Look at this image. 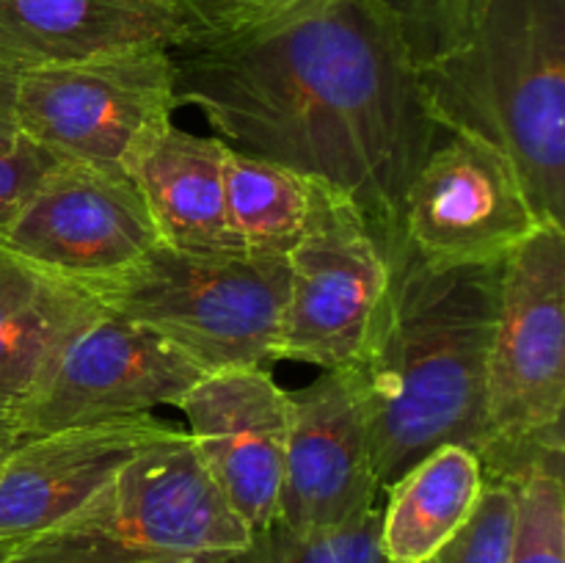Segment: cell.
Segmentation results:
<instances>
[{
  "label": "cell",
  "instance_id": "obj_23",
  "mask_svg": "<svg viewBox=\"0 0 565 563\" xmlns=\"http://www.w3.org/2000/svg\"><path fill=\"white\" fill-rule=\"evenodd\" d=\"M401 28L417 70L456 47L469 28L472 0H375Z\"/></svg>",
  "mask_w": 565,
  "mask_h": 563
},
{
  "label": "cell",
  "instance_id": "obj_7",
  "mask_svg": "<svg viewBox=\"0 0 565 563\" xmlns=\"http://www.w3.org/2000/svg\"><path fill=\"white\" fill-rule=\"evenodd\" d=\"M174 64L166 44L119 50L17 75V132L64 160L125 174L174 121Z\"/></svg>",
  "mask_w": 565,
  "mask_h": 563
},
{
  "label": "cell",
  "instance_id": "obj_28",
  "mask_svg": "<svg viewBox=\"0 0 565 563\" xmlns=\"http://www.w3.org/2000/svg\"><path fill=\"white\" fill-rule=\"evenodd\" d=\"M11 546H14V544H11V541H0V563L6 561V555H9V552H11Z\"/></svg>",
  "mask_w": 565,
  "mask_h": 563
},
{
  "label": "cell",
  "instance_id": "obj_6",
  "mask_svg": "<svg viewBox=\"0 0 565 563\" xmlns=\"http://www.w3.org/2000/svg\"><path fill=\"white\" fill-rule=\"evenodd\" d=\"M88 290L105 309L166 337L204 373L279 359L287 257H204L158 243Z\"/></svg>",
  "mask_w": 565,
  "mask_h": 563
},
{
  "label": "cell",
  "instance_id": "obj_13",
  "mask_svg": "<svg viewBox=\"0 0 565 563\" xmlns=\"http://www.w3.org/2000/svg\"><path fill=\"white\" fill-rule=\"evenodd\" d=\"M381 486L353 370H326L290 395L276 522L298 533L334 530L375 508Z\"/></svg>",
  "mask_w": 565,
  "mask_h": 563
},
{
  "label": "cell",
  "instance_id": "obj_4",
  "mask_svg": "<svg viewBox=\"0 0 565 563\" xmlns=\"http://www.w3.org/2000/svg\"><path fill=\"white\" fill-rule=\"evenodd\" d=\"M248 539L188 431L177 428L70 517L17 541L3 563H224Z\"/></svg>",
  "mask_w": 565,
  "mask_h": 563
},
{
  "label": "cell",
  "instance_id": "obj_24",
  "mask_svg": "<svg viewBox=\"0 0 565 563\" xmlns=\"http://www.w3.org/2000/svg\"><path fill=\"white\" fill-rule=\"evenodd\" d=\"M58 160L64 158L39 147L22 132L0 138V232Z\"/></svg>",
  "mask_w": 565,
  "mask_h": 563
},
{
  "label": "cell",
  "instance_id": "obj_15",
  "mask_svg": "<svg viewBox=\"0 0 565 563\" xmlns=\"http://www.w3.org/2000/svg\"><path fill=\"white\" fill-rule=\"evenodd\" d=\"M174 0H0V72L20 75L119 50L180 42Z\"/></svg>",
  "mask_w": 565,
  "mask_h": 563
},
{
  "label": "cell",
  "instance_id": "obj_21",
  "mask_svg": "<svg viewBox=\"0 0 565 563\" xmlns=\"http://www.w3.org/2000/svg\"><path fill=\"white\" fill-rule=\"evenodd\" d=\"M511 563H565L563 458L533 464L516 480Z\"/></svg>",
  "mask_w": 565,
  "mask_h": 563
},
{
  "label": "cell",
  "instance_id": "obj_27",
  "mask_svg": "<svg viewBox=\"0 0 565 563\" xmlns=\"http://www.w3.org/2000/svg\"><path fill=\"white\" fill-rule=\"evenodd\" d=\"M17 439H9V436H0V464H3V458L9 456V450H11V445H14Z\"/></svg>",
  "mask_w": 565,
  "mask_h": 563
},
{
  "label": "cell",
  "instance_id": "obj_3",
  "mask_svg": "<svg viewBox=\"0 0 565 563\" xmlns=\"http://www.w3.org/2000/svg\"><path fill=\"white\" fill-rule=\"evenodd\" d=\"M419 88L441 130L505 152L541 224L565 226V0H472Z\"/></svg>",
  "mask_w": 565,
  "mask_h": 563
},
{
  "label": "cell",
  "instance_id": "obj_19",
  "mask_svg": "<svg viewBox=\"0 0 565 563\" xmlns=\"http://www.w3.org/2000/svg\"><path fill=\"white\" fill-rule=\"evenodd\" d=\"M224 199L246 254L287 257L307 224L309 180L274 160L226 147Z\"/></svg>",
  "mask_w": 565,
  "mask_h": 563
},
{
  "label": "cell",
  "instance_id": "obj_12",
  "mask_svg": "<svg viewBox=\"0 0 565 563\" xmlns=\"http://www.w3.org/2000/svg\"><path fill=\"white\" fill-rule=\"evenodd\" d=\"M177 408L226 506L252 533L270 528L279 513L290 392L263 368L215 370L204 373Z\"/></svg>",
  "mask_w": 565,
  "mask_h": 563
},
{
  "label": "cell",
  "instance_id": "obj_18",
  "mask_svg": "<svg viewBox=\"0 0 565 563\" xmlns=\"http://www.w3.org/2000/svg\"><path fill=\"white\" fill-rule=\"evenodd\" d=\"M486 472L478 453L441 445L408 467L390 486L381 511V552L386 563H430L469 522Z\"/></svg>",
  "mask_w": 565,
  "mask_h": 563
},
{
  "label": "cell",
  "instance_id": "obj_26",
  "mask_svg": "<svg viewBox=\"0 0 565 563\" xmlns=\"http://www.w3.org/2000/svg\"><path fill=\"white\" fill-rule=\"evenodd\" d=\"M14 83L17 75L0 72V138L14 136Z\"/></svg>",
  "mask_w": 565,
  "mask_h": 563
},
{
  "label": "cell",
  "instance_id": "obj_14",
  "mask_svg": "<svg viewBox=\"0 0 565 563\" xmlns=\"http://www.w3.org/2000/svg\"><path fill=\"white\" fill-rule=\"evenodd\" d=\"M177 428L171 419L136 414L17 439L0 464V541L17 544L53 528Z\"/></svg>",
  "mask_w": 565,
  "mask_h": 563
},
{
  "label": "cell",
  "instance_id": "obj_8",
  "mask_svg": "<svg viewBox=\"0 0 565 563\" xmlns=\"http://www.w3.org/2000/svg\"><path fill=\"white\" fill-rule=\"evenodd\" d=\"M390 285V259L362 210L309 180V215L287 254L279 359L353 370Z\"/></svg>",
  "mask_w": 565,
  "mask_h": 563
},
{
  "label": "cell",
  "instance_id": "obj_20",
  "mask_svg": "<svg viewBox=\"0 0 565 563\" xmlns=\"http://www.w3.org/2000/svg\"><path fill=\"white\" fill-rule=\"evenodd\" d=\"M379 530L381 511L375 508L342 528L312 533L274 522L252 533L248 544L224 563H386Z\"/></svg>",
  "mask_w": 565,
  "mask_h": 563
},
{
  "label": "cell",
  "instance_id": "obj_22",
  "mask_svg": "<svg viewBox=\"0 0 565 563\" xmlns=\"http://www.w3.org/2000/svg\"><path fill=\"white\" fill-rule=\"evenodd\" d=\"M516 484L486 478L469 522L430 563H511Z\"/></svg>",
  "mask_w": 565,
  "mask_h": 563
},
{
  "label": "cell",
  "instance_id": "obj_2",
  "mask_svg": "<svg viewBox=\"0 0 565 563\" xmlns=\"http://www.w3.org/2000/svg\"><path fill=\"white\" fill-rule=\"evenodd\" d=\"M353 368L381 489L441 445L478 453L502 263L430 268L403 243Z\"/></svg>",
  "mask_w": 565,
  "mask_h": 563
},
{
  "label": "cell",
  "instance_id": "obj_5",
  "mask_svg": "<svg viewBox=\"0 0 565 563\" xmlns=\"http://www.w3.org/2000/svg\"><path fill=\"white\" fill-rule=\"evenodd\" d=\"M565 226L541 224L502 263L478 458L516 484L565 456Z\"/></svg>",
  "mask_w": 565,
  "mask_h": 563
},
{
  "label": "cell",
  "instance_id": "obj_25",
  "mask_svg": "<svg viewBox=\"0 0 565 563\" xmlns=\"http://www.w3.org/2000/svg\"><path fill=\"white\" fill-rule=\"evenodd\" d=\"M174 3L185 14L188 33H221L252 25L303 0H174Z\"/></svg>",
  "mask_w": 565,
  "mask_h": 563
},
{
  "label": "cell",
  "instance_id": "obj_17",
  "mask_svg": "<svg viewBox=\"0 0 565 563\" xmlns=\"http://www.w3.org/2000/svg\"><path fill=\"white\" fill-rule=\"evenodd\" d=\"M105 312L92 290L0 248V436L44 379L61 348Z\"/></svg>",
  "mask_w": 565,
  "mask_h": 563
},
{
  "label": "cell",
  "instance_id": "obj_9",
  "mask_svg": "<svg viewBox=\"0 0 565 563\" xmlns=\"http://www.w3.org/2000/svg\"><path fill=\"white\" fill-rule=\"evenodd\" d=\"M541 226L505 152L441 130L403 196V237L430 268L505 263Z\"/></svg>",
  "mask_w": 565,
  "mask_h": 563
},
{
  "label": "cell",
  "instance_id": "obj_16",
  "mask_svg": "<svg viewBox=\"0 0 565 563\" xmlns=\"http://www.w3.org/2000/svg\"><path fill=\"white\" fill-rule=\"evenodd\" d=\"M221 138L193 136L171 125L136 160L130 177L149 210L160 243L204 257H243L224 199Z\"/></svg>",
  "mask_w": 565,
  "mask_h": 563
},
{
  "label": "cell",
  "instance_id": "obj_11",
  "mask_svg": "<svg viewBox=\"0 0 565 563\" xmlns=\"http://www.w3.org/2000/svg\"><path fill=\"white\" fill-rule=\"evenodd\" d=\"M158 243L136 182L77 160H58L0 232V248L86 290Z\"/></svg>",
  "mask_w": 565,
  "mask_h": 563
},
{
  "label": "cell",
  "instance_id": "obj_1",
  "mask_svg": "<svg viewBox=\"0 0 565 563\" xmlns=\"http://www.w3.org/2000/svg\"><path fill=\"white\" fill-rule=\"evenodd\" d=\"M177 105L221 141L345 193L386 254L403 196L439 138L401 28L375 0H303L169 47Z\"/></svg>",
  "mask_w": 565,
  "mask_h": 563
},
{
  "label": "cell",
  "instance_id": "obj_10",
  "mask_svg": "<svg viewBox=\"0 0 565 563\" xmlns=\"http://www.w3.org/2000/svg\"><path fill=\"white\" fill-rule=\"evenodd\" d=\"M202 375L158 331L105 309L61 348L17 414L11 436L152 414L158 406H177Z\"/></svg>",
  "mask_w": 565,
  "mask_h": 563
}]
</instances>
